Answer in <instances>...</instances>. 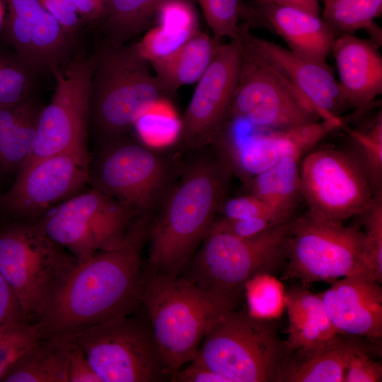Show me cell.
<instances>
[{
  "label": "cell",
  "mask_w": 382,
  "mask_h": 382,
  "mask_svg": "<svg viewBox=\"0 0 382 382\" xmlns=\"http://www.w3.org/2000/svg\"><path fill=\"white\" fill-rule=\"evenodd\" d=\"M238 303L214 295L180 275L144 268L140 309L170 373L192 361L213 325Z\"/></svg>",
  "instance_id": "3957f363"
},
{
  "label": "cell",
  "mask_w": 382,
  "mask_h": 382,
  "mask_svg": "<svg viewBox=\"0 0 382 382\" xmlns=\"http://www.w3.org/2000/svg\"><path fill=\"white\" fill-rule=\"evenodd\" d=\"M241 46L239 38L222 44L197 81L181 120L178 137L185 149L195 151L211 145L226 123L239 77Z\"/></svg>",
  "instance_id": "2e32d148"
},
{
  "label": "cell",
  "mask_w": 382,
  "mask_h": 382,
  "mask_svg": "<svg viewBox=\"0 0 382 382\" xmlns=\"http://www.w3.org/2000/svg\"><path fill=\"white\" fill-rule=\"evenodd\" d=\"M224 219H239L252 217H270L278 223L281 221L267 204L253 194L225 199L219 209Z\"/></svg>",
  "instance_id": "60d3db41"
},
{
  "label": "cell",
  "mask_w": 382,
  "mask_h": 382,
  "mask_svg": "<svg viewBox=\"0 0 382 382\" xmlns=\"http://www.w3.org/2000/svg\"><path fill=\"white\" fill-rule=\"evenodd\" d=\"M12 320H25L16 296L0 273V323Z\"/></svg>",
  "instance_id": "f6af8a7d"
},
{
  "label": "cell",
  "mask_w": 382,
  "mask_h": 382,
  "mask_svg": "<svg viewBox=\"0 0 382 382\" xmlns=\"http://www.w3.org/2000/svg\"><path fill=\"white\" fill-rule=\"evenodd\" d=\"M102 382H164L172 377L144 313L91 326L75 335Z\"/></svg>",
  "instance_id": "30bf717a"
},
{
  "label": "cell",
  "mask_w": 382,
  "mask_h": 382,
  "mask_svg": "<svg viewBox=\"0 0 382 382\" xmlns=\"http://www.w3.org/2000/svg\"><path fill=\"white\" fill-rule=\"evenodd\" d=\"M278 224L280 223L265 216L239 219L223 218L215 220L212 228L237 238H245L256 236Z\"/></svg>",
  "instance_id": "b9f144b4"
},
{
  "label": "cell",
  "mask_w": 382,
  "mask_h": 382,
  "mask_svg": "<svg viewBox=\"0 0 382 382\" xmlns=\"http://www.w3.org/2000/svg\"><path fill=\"white\" fill-rule=\"evenodd\" d=\"M163 151L127 137L103 144L88 180L93 188L131 209L148 223L173 183L177 166Z\"/></svg>",
  "instance_id": "ba28073f"
},
{
  "label": "cell",
  "mask_w": 382,
  "mask_h": 382,
  "mask_svg": "<svg viewBox=\"0 0 382 382\" xmlns=\"http://www.w3.org/2000/svg\"><path fill=\"white\" fill-rule=\"evenodd\" d=\"M204 18L216 39L228 37L238 40L240 36V19L250 23L255 16L253 6L241 0H197Z\"/></svg>",
  "instance_id": "836d02e7"
},
{
  "label": "cell",
  "mask_w": 382,
  "mask_h": 382,
  "mask_svg": "<svg viewBox=\"0 0 382 382\" xmlns=\"http://www.w3.org/2000/svg\"><path fill=\"white\" fill-rule=\"evenodd\" d=\"M75 344L73 335L41 337L8 368L0 381L69 382Z\"/></svg>",
  "instance_id": "cb8c5ba5"
},
{
  "label": "cell",
  "mask_w": 382,
  "mask_h": 382,
  "mask_svg": "<svg viewBox=\"0 0 382 382\" xmlns=\"http://www.w3.org/2000/svg\"><path fill=\"white\" fill-rule=\"evenodd\" d=\"M241 46L239 77L227 121L243 119L255 127L274 129L320 121L316 109L293 84L265 64L241 42Z\"/></svg>",
  "instance_id": "7c38bea8"
},
{
  "label": "cell",
  "mask_w": 382,
  "mask_h": 382,
  "mask_svg": "<svg viewBox=\"0 0 382 382\" xmlns=\"http://www.w3.org/2000/svg\"><path fill=\"white\" fill-rule=\"evenodd\" d=\"M300 195L308 212L344 222L363 213L374 194L356 159L347 151L316 149L299 166Z\"/></svg>",
  "instance_id": "4fadbf2b"
},
{
  "label": "cell",
  "mask_w": 382,
  "mask_h": 382,
  "mask_svg": "<svg viewBox=\"0 0 382 382\" xmlns=\"http://www.w3.org/2000/svg\"><path fill=\"white\" fill-rule=\"evenodd\" d=\"M220 40L198 30L169 56L150 62L165 96L197 82L219 51Z\"/></svg>",
  "instance_id": "d4e9b609"
},
{
  "label": "cell",
  "mask_w": 382,
  "mask_h": 382,
  "mask_svg": "<svg viewBox=\"0 0 382 382\" xmlns=\"http://www.w3.org/2000/svg\"><path fill=\"white\" fill-rule=\"evenodd\" d=\"M4 14V5L1 0H0V24L3 20V16Z\"/></svg>",
  "instance_id": "681fc988"
},
{
  "label": "cell",
  "mask_w": 382,
  "mask_h": 382,
  "mask_svg": "<svg viewBox=\"0 0 382 382\" xmlns=\"http://www.w3.org/2000/svg\"><path fill=\"white\" fill-rule=\"evenodd\" d=\"M66 65L64 69L51 71L56 79L55 90L50 103L41 110L35 146L23 164L64 151L86 148L93 55H77Z\"/></svg>",
  "instance_id": "5bb4252c"
},
{
  "label": "cell",
  "mask_w": 382,
  "mask_h": 382,
  "mask_svg": "<svg viewBox=\"0 0 382 382\" xmlns=\"http://www.w3.org/2000/svg\"><path fill=\"white\" fill-rule=\"evenodd\" d=\"M289 325L286 352L323 344L339 334L326 313L319 294L295 287L284 294Z\"/></svg>",
  "instance_id": "484cf974"
},
{
  "label": "cell",
  "mask_w": 382,
  "mask_h": 382,
  "mask_svg": "<svg viewBox=\"0 0 382 382\" xmlns=\"http://www.w3.org/2000/svg\"><path fill=\"white\" fill-rule=\"evenodd\" d=\"M167 0H107L103 24L107 44L120 45L145 30Z\"/></svg>",
  "instance_id": "f1b7e54d"
},
{
  "label": "cell",
  "mask_w": 382,
  "mask_h": 382,
  "mask_svg": "<svg viewBox=\"0 0 382 382\" xmlns=\"http://www.w3.org/2000/svg\"><path fill=\"white\" fill-rule=\"evenodd\" d=\"M248 284L252 287L248 290L249 312L252 315L269 319L282 312L284 307V293L280 283L272 275L257 276Z\"/></svg>",
  "instance_id": "8d00e7d4"
},
{
  "label": "cell",
  "mask_w": 382,
  "mask_h": 382,
  "mask_svg": "<svg viewBox=\"0 0 382 382\" xmlns=\"http://www.w3.org/2000/svg\"><path fill=\"white\" fill-rule=\"evenodd\" d=\"M350 140L348 152L366 175L374 195L382 192V116L381 111L363 129L342 127Z\"/></svg>",
  "instance_id": "4dcf8cb0"
},
{
  "label": "cell",
  "mask_w": 382,
  "mask_h": 382,
  "mask_svg": "<svg viewBox=\"0 0 382 382\" xmlns=\"http://www.w3.org/2000/svg\"><path fill=\"white\" fill-rule=\"evenodd\" d=\"M8 9L5 34L13 51L40 73L69 62L74 37L38 0H1Z\"/></svg>",
  "instance_id": "d6986e66"
},
{
  "label": "cell",
  "mask_w": 382,
  "mask_h": 382,
  "mask_svg": "<svg viewBox=\"0 0 382 382\" xmlns=\"http://www.w3.org/2000/svg\"><path fill=\"white\" fill-rule=\"evenodd\" d=\"M83 21H103L107 11V0H71Z\"/></svg>",
  "instance_id": "7dc6e473"
},
{
  "label": "cell",
  "mask_w": 382,
  "mask_h": 382,
  "mask_svg": "<svg viewBox=\"0 0 382 382\" xmlns=\"http://www.w3.org/2000/svg\"><path fill=\"white\" fill-rule=\"evenodd\" d=\"M255 2L253 7L260 16L262 23L271 26L291 51L307 59L325 62L337 37L326 21L297 8Z\"/></svg>",
  "instance_id": "603a6c76"
},
{
  "label": "cell",
  "mask_w": 382,
  "mask_h": 382,
  "mask_svg": "<svg viewBox=\"0 0 382 382\" xmlns=\"http://www.w3.org/2000/svg\"><path fill=\"white\" fill-rule=\"evenodd\" d=\"M374 344L369 342L351 354L345 366L344 382L382 381L381 364L372 357Z\"/></svg>",
  "instance_id": "f35d334b"
},
{
  "label": "cell",
  "mask_w": 382,
  "mask_h": 382,
  "mask_svg": "<svg viewBox=\"0 0 382 382\" xmlns=\"http://www.w3.org/2000/svg\"><path fill=\"white\" fill-rule=\"evenodd\" d=\"M36 221L79 262L118 246L139 223L131 209L94 188L53 206Z\"/></svg>",
  "instance_id": "8fae6325"
},
{
  "label": "cell",
  "mask_w": 382,
  "mask_h": 382,
  "mask_svg": "<svg viewBox=\"0 0 382 382\" xmlns=\"http://www.w3.org/2000/svg\"><path fill=\"white\" fill-rule=\"evenodd\" d=\"M69 382H102L76 342L69 361Z\"/></svg>",
  "instance_id": "ee69618b"
},
{
  "label": "cell",
  "mask_w": 382,
  "mask_h": 382,
  "mask_svg": "<svg viewBox=\"0 0 382 382\" xmlns=\"http://www.w3.org/2000/svg\"><path fill=\"white\" fill-rule=\"evenodd\" d=\"M93 58L89 125L105 144L127 137L138 117L166 96L137 42L105 43Z\"/></svg>",
  "instance_id": "277c9868"
},
{
  "label": "cell",
  "mask_w": 382,
  "mask_h": 382,
  "mask_svg": "<svg viewBox=\"0 0 382 382\" xmlns=\"http://www.w3.org/2000/svg\"><path fill=\"white\" fill-rule=\"evenodd\" d=\"M89 165L86 148L64 151L23 164L4 204L14 214L37 220L83 187L88 180Z\"/></svg>",
  "instance_id": "9a60e30c"
},
{
  "label": "cell",
  "mask_w": 382,
  "mask_h": 382,
  "mask_svg": "<svg viewBox=\"0 0 382 382\" xmlns=\"http://www.w3.org/2000/svg\"><path fill=\"white\" fill-rule=\"evenodd\" d=\"M319 294L326 313L338 333L376 342L382 337L381 283L360 272L331 282Z\"/></svg>",
  "instance_id": "ffe728a7"
},
{
  "label": "cell",
  "mask_w": 382,
  "mask_h": 382,
  "mask_svg": "<svg viewBox=\"0 0 382 382\" xmlns=\"http://www.w3.org/2000/svg\"><path fill=\"white\" fill-rule=\"evenodd\" d=\"M301 154H290L248 180L250 194L265 202L282 222L294 219L300 195Z\"/></svg>",
  "instance_id": "83f0119b"
},
{
  "label": "cell",
  "mask_w": 382,
  "mask_h": 382,
  "mask_svg": "<svg viewBox=\"0 0 382 382\" xmlns=\"http://www.w3.org/2000/svg\"><path fill=\"white\" fill-rule=\"evenodd\" d=\"M198 30H175L157 25L137 42L138 48L149 62L163 59L176 51Z\"/></svg>",
  "instance_id": "74e56055"
},
{
  "label": "cell",
  "mask_w": 382,
  "mask_h": 382,
  "mask_svg": "<svg viewBox=\"0 0 382 382\" xmlns=\"http://www.w3.org/2000/svg\"><path fill=\"white\" fill-rule=\"evenodd\" d=\"M173 382H227L226 379L193 361L182 367Z\"/></svg>",
  "instance_id": "bcb514c9"
},
{
  "label": "cell",
  "mask_w": 382,
  "mask_h": 382,
  "mask_svg": "<svg viewBox=\"0 0 382 382\" xmlns=\"http://www.w3.org/2000/svg\"><path fill=\"white\" fill-rule=\"evenodd\" d=\"M46 11L72 36L81 26L83 20L71 0H38Z\"/></svg>",
  "instance_id": "7bdbcfd3"
},
{
  "label": "cell",
  "mask_w": 382,
  "mask_h": 382,
  "mask_svg": "<svg viewBox=\"0 0 382 382\" xmlns=\"http://www.w3.org/2000/svg\"><path fill=\"white\" fill-rule=\"evenodd\" d=\"M78 262L36 220L0 230V273L16 296L28 323L39 320Z\"/></svg>",
  "instance_id": "8992f818"
},
{
  "label": "cell",
  "mask_w": 382,
  "mask_h": 382,
  "mask_svg": "<svg viewBox=\"0 0 382 382\" xmlns=\"http://www.w3.org/2000/svg\"><path fill=\"white\" fill-rule=\"evenodd\" d=\"M41 337L36 323H0V381L8 368Z\"/></svg>",
  "instance_id": "e575fe53"
},
{
  "label": "cell",
  "mask_w": 382,
  "mask_h": 382,
  "mask_svg": "<svg viewBox=\"0 0 382 382\" xmlns=\"http://www.w3.org/2000/svg\"><path fill=\"white\" fill-rule=\"evenodd\" d=\"M286 353L269 319L235 308L213 325L192 361L227 382H274Z\"/></svg>",
  "instance_id": "52a82bcc"
},
{
  "label": "cell",
  "mask_w": 382,
  "mask_h": 382,
  "mask_svg": "<svg viewBox=\"0 0 382 382\" xmlns=\"http://www.w3.org/2000/svg\"><path fill=\"white\" fill-rule=\"evenodd\" d=\"M331 52L347 107L359 112L368 110L382 93V57L376 42L342 33L336 37Z\"/></svg>",
  "instance_id": "44dd1931"
},
{
  "label": "cell",
  "mask_w": 382,
  "mask_h": 382,
  "mask_svg": "<svg viewBox=\"0 0 382 382\" xmlns=\"http://www.w3.org/2000/svg\"><path fill=\"white\" fill-rule=\"evenodd\" d=\"M369 342H373L339 333L323 344L289 352L276 382H344L349 356Z\"/></svg>",
  "instance_id": "7402d4cb"
},
{
  "label": "cell",
  "mask_w": 382,
  "mask_h": 382,
  "mask_svg": "<svg viewBox=\"0 0 382 382\" xmlns=\"http://www.w3.org/2000/svg\"><path fill=\"white\" fill-rule=\"evenodd\" d=\"M260 3H271L291 6L319 16L320 6L318 0H255Z\"/></svg>",
  "instance_id": "c3c4849f"
},
{
  "label": "cell",
  "mask_w": 382,
  "mask_h": 382,
  "mask_svg": "<svg viewBox=\"0 0 382 382\" xmlns=\"http://www.w3.org/2000/svg\"><path fill=\"white\" fill-rule=\"evenodd\" d=\"M133 128L140 141L158 147L178 139L181 120L170 102L166 97H162L138 117Z\"/></svg>",
  "instance_id": "d6a6232c"
},
{
  "label": "cell",
  "mask_w": 382,
  "mask_h": 382,
  "mask_svg": "<svg viewBox=\"0 0 382 382\" xmlns=\"http://www.w3.org/2000/svg\"><path fill=\"white\" fill-rule=\"evenodd\" d=\"M207 147V146H206ZM195 150L180 166L149 226L146 270L179 275L212 228L231 175L216 150Z\"/></svg>",
  "instance_id": "7a4b0ae2"
},
{
  "label": "cell",
  "mask_w": 382,
  "mask_h": 382,
  "mask_svg": "<svg viewBox=\"0 0 382 382\" xmlns=\"http://www.w3.org/2000/svg\"><path fill=\"white\" fill-rule=\"evenodd\" d=\"M241 25L242 45L267 66L293 84L311 103L320 119L345 125L340 115L347 107L338 81L325 62L303 57L273 42L251 34Z\"/></svg>",
  "instance_id": "ac0fdd59"
},
{
  "label": "cell",
  "mask_w": 382,
  "mask_h": 382,
  "mask_svg": "<svg viewBox=\"0 0 382 382\" xmlns=\"http://www.w3.org/2000/svg\"><path fill=\"white\" fill-rule=\"evenodd\" d=\"M253 127L255 132L249 133L229 132L216 149L231 174H238L245 183L288 155H305L338 128L322 120L285 129Z\"/></svg>",
  "instance_id": "e0dca14e"
},
{
  "label": "cell",
  "mask_w": 382,
  "mask_h": 382,
  "mask_svg": "<svg viewBox=\"0 0 382 382\" xmlns=\"http://www.w3.org/2000/svg\"><path fill=\"white\" fill-rule=\"evenodd\" d=\"M359 216L364 228L369 275L382 282V192L374 195L368 208Z\"/></svg>",
  "instance_id": "d590c367"
},
{
  "label": "cell",
  "mask_w": 382,
  "mask_h": 382,
  "mask_svg": "<svg viewBox=\"0 0 382 382\" xmlns=\"http://www.w3.org/2000/svg\"><path fill=\"white\" fill-rule=\"evenodd\" d=\"M43 106L34 96L0 108V167L20 168L30 156Z\"/></svg>",
  "instance_id": "4316f807"
},
{
  "label": "cell",
  "mask_w": 382,
  "mask_h": 382,
  "mask_svg": "<svg viewBox=\"0 0 382 382\" xmlns=\"http://www.w3.org/2000/svg\"><path fill=\"white\" fill-rule=\"evenodd\" d=\"M382 0H325L323 19L336 34L370 30L379 41V29L374 19L381 16Z\"/></svg>",
  "instance_id": "f546056e"
},
{
  "label": "cell",
  "mask_w": 382,
  "mask_h": 382,
  "mask_svg": "<svg viewBox=\"0 0 382 382\" xmlns=\"http://www.w3.org/2000/svg\"><path fill=\"white\" fill-rule=\"evenodd\" d=\"M158 25L175 30H198L196 12L188 0H167L158 8Z\"/></svg>",
  "instance_id": "ab89813d"
},
{
  "label": "cell",
  "mask_w": 382,
  "mask_h": 382,
  "mask_svg": "<svg viewBox=\"0 0 382 382\" xmlns=\"http://www.w3.org/2000/svg\"><path fill=\"white\" fill-rule=\"evenodd\" d=\"M40 73L14 51L0 50V108L33 96Z\"/></svg>",
  "instance_id": "1f68e13d"
},
{
  "label": "cell",
  "mask_w": 382,
  "mask_h": 382,
  "mask_svg": "<svg viewBox=\"0 0 382 382\" xmlns=\"http://www.w3.org/2000/svg\"><path fill=\"white\" fill-rule=\"evenodd\" d=\"M292 221L245 238L211 228L179 275L238 303L249 282L260 275H272L285 262Z\"/></svg>",
  "instance_id": "5b68a950"
},
{
  "label": "cell",
  "mask_w": 382,
  "mask_h": 382,
  "mask_svg": "<svg viewBox=\"0 0 382 382\" xmlns=\"http://www.w3.org/2000/svg\"><path fill=\"white\" fill-rule=\"evenodd\" d=\"M148 229L137 227L113 248L79 262L35 323L42 337L75 336L139 311L144 281L141 250Z\"/></svg>",
  "instance_id": "6da1fadb"
},
{
  "label": "cell",
  "mask_w": 382,
  "mask_h": 382,
  "mask_svg": "<svg viewBox=\"0 0 382 382\" xmlns=\"http://www.w3.org/2000/svg\"><path fill=\"white\" fill-rule=\"evenodd\" d=\"M285 261L283 279H298L303 287L356 273L369 275L363 232L308 212L293 219Z\"/></svg>",
  "instance_id": "9c48e42d"
}]
</instances>
